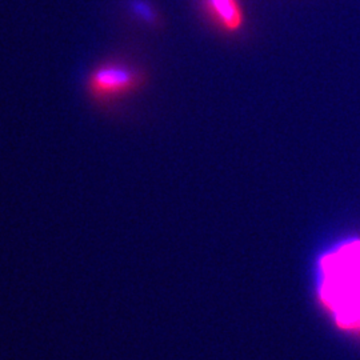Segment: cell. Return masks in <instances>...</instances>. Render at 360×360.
I'll use <instances>...</instances> for the list:
<instances>
[{
  "label": "cell",
  "mask_w": 360,
  "mask_h": 360,
  "mask_svg": "<svg viewBox=\"0 0 360 360\" xmlns=\"http://www.w3.org/2000/svg\"><path fill=\"white\" fill-rule=\"evenodd\" d=\"M315 290L335 327L360 336V238L343 239L318 257Z\"/></svg>",
  "instance_id": "cell-1"
},
{
  "label": "cell",
  "mask_w": 360,
  "mask_h": 360,
  "mask_svg": "<svg viewBox=\"0 0 360 360\" xmlns=\"http://www.w3.org/2000/svg\"><path fill=\"white\" fill-rule=\"evenodd\" d=\"M146 79L147 75L141 67L123 60H110L91 71L86 90L92 102L108 105L142 90Z\"/></svg>",
  "instance_id": "cell-2"
},
{
  "label": "cell",
  "mask_w": 360,
  "mask_h": 360,
  "mask_svg": "<svg viewBox=\"0 0 360 360\" xmlns=\"http://www.w3.org/2000/svg\"><path fill=\"white\" fill-rule=\"evenodd\" d=\"M207 19L224 34H236L245 26L240 0H200Z\"/></svg>",
  "instance_id": "cell-3"
}]
</instances>
